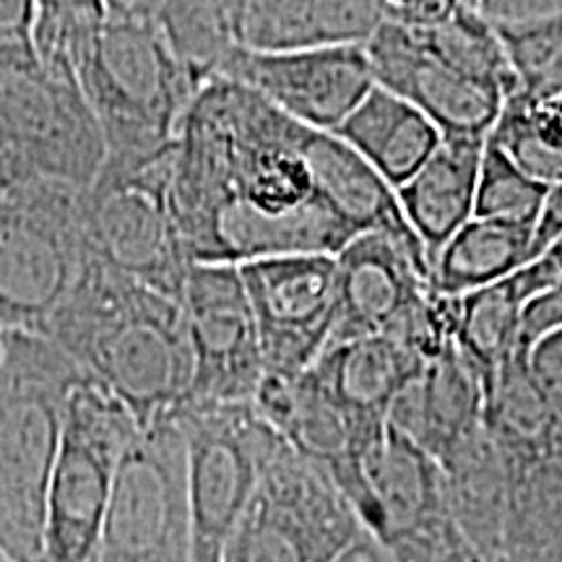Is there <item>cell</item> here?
<instances>
[{
	"mask_svg": "<svg viewBox=\"0 0 562 562\" xmlns=\"http://www.w3.org/2000/svg\"><path fill=\"white\" fill-rule=\"evenodd\" d=\"M300 136V123L240 83L216 79L193 97L172 154V211L191 263L336 256L355 240L321 199Z\"/></svg>",
	"mask_w": 562,
	"mask_h": 562,
	"instance_id": "6da1fadb",
	"label": "cell"
},
{
	"mask_svg": "<svg viewBox=\"0 0 562 562\" xmlns=\"http://www.w3.org/2000/svg\"><path fill=\"white\" fill-rule=\"evenodd\" d=\"M68 60L110 159L170 149L191 108V79L175 58L159 3H55Z\"/></svg>",
	"mask_w": 562,
	"mask_h": 562,
	"instance_id": "7a4b0ae2",
	"label": "cell"
},
{
	"mask_svg": "<svg viewBox=\"0 0 562 562\" xmlns=\"http://www.w3.org/2000/svg\"><path fill=\"white\" fill-rule=\"evenodd\" d=\"M47 341L112 393L138 430L172 417L191 396L193 355L180 302L89 258Z\"/></svg>",
	"mask_w": 562,
	"mask_h": 562,
	"instance_id": "3957f363",
	"label": "cell"
},
{
	"mask_svg": "<svg viewBox=\"0 0 562 562\" xmlns=\"http://www.w3.org/2000/svg\"><path fill=\"white\" fill-rule=\"evenodd\" d=\"M87 375L53 341L3 331L0 349V550L40 562L47 484L68 398Z\"/></svg>",
	"mask_w": 562,
	"mask_h": 562,
	"instance_id": "277c9868",
	"label": "cell"
},
{
	"mask_svg": "<svg viewBox=\"0 0 562 562\" xmlns=\"http://www.w3.org/2000/svg\"><path fill=\"white\" fill-rule=\"evenodd\" d=\"M503 497L497 562H562V398L513 355L484 412Z\"/></svg>",
	"mask_w": 562,
	"mask_h": 562,
	"instance_id": "5b68a950",
	"label": "cell"
},
{
	"mask_svg": "<svg viewBox=\"0 0 562 562\" xmlns=\"http://www.w3.org/2000/svg\"><path fill=\"white\" fill-rule=\"evenodd\" d=\"M34 55L0 58V123L34 178L83 191L108 159L102 131L83 100L55 3H37Z\"/></svg>",
	"mask_w": 562,
	"mask_h": 562,
	"instance_id": "8992f818",
	"label": "cell"
},
{
	"mask_svg": "<svg viewBox=\"0 0 562 562\" xmlns=\"http://www.w3.org/2000/svg\"><path fill=\"white\" fill-rule=\"evenodd\" d=\"M170 149L144 159H104L79 191V220L89 261L182 300L191 258L172 211Z\"/></svg>",
	"mask_w": 562,
	"mask_h": 562,
	"instance_id": "52a82bcc",
	"label": "cell"
},
{
	"mask_svg": "<svg viewBox=\"0 0 562 562\" xmlns=\"http://www.w3.org/2000/svg\"><path fill=\"white\" fill-rule=\"evenodd\" d=\"M87 266L79 191L32 180L0 191V328L47 339Z\"/></svg>",
	"mask_w": 562,
	"mask_h": 562,
	"instance_id": "ba28073f",
	"label": "cell"
},
{
	"mask_svg": "<svg viewBox=\"0 0 562 562\" xmlns=\"http://www.w3.org/2000/svg\"><path fill=\"white\" fill-rule=\"evenodd\" d=\"M136 430L102 385L89 378L76 385L47 484L40 562H97L117 467Z\"/></svg>",
	"mask_w": 562,
	"mask_h": 562,
	"instance_id": "9c48e42d",
	"label": "cell"
},
{
	"mask_svg": "<svg viewBox=\"0 0 562 562\" xmlns=\"http://www.w3.org/2000/svg\"><path fill=\"white\" fill-rule=\"evenodd\" d=\"M191 562H220L281 438L248 404H182Z\"/></svg>",
	"mask_w": 562,
	"mask_h": 562,
	"instance_id": "30bf717a",
	"label": "cell"
},
{
	"mask_svg": "<svg viewBox=\"0 0 562 562\" xmlns=\"http://www.w3.org/2000/svg\"><path fill=\"white\" fill-rule=\"evenodd\" d=\"M364 531L339 487L281 440L220 562H334Z\"/></svg>",
	"mask_w": 562,
	"mask_h": 562,
	"instance_id": "8fae6325",
	"label": "cell"
},
{
	"mask_svg": "<svg viewBox=\"0 0 562 562\" xmlns=\"http://www.w3.org/2000/svg\"><path fill=\"white\" fill-rule=\"evenodd\" d=\"M97 562H191L186 442L175 417L140 427L125 446Z\"/></svg>",
	"mask_w": 562,
	"mask_h": 562,
	"instance_id": "7c38bea8",
	"label": "cell"
},
{
	"mask_svg": "<svg viewBox=\"0 0 562 562\" xmlns=\"http://www.w3.org/2000/svg\"><path fill=\"white\" fill-rule=\"evenodd\" d=\"M180 305L193 355L188 402H252L261 389L266 368L240 266L193 263Z\"/></svg>",
	"mask_w": 562,
	"mask_h": 562,
	"instance_id": "4fadbf2b",
	"label": "cell"
},
{
	"mask_svg": "<svg viewBox=\"0 0 562 562\" xmlns=\"http://www.w3.org/2000/svg\"><path fill=\"white\" fill-rule=\"evenodd\" d=\"M266 375H297L326 351L336 323V258L281 256L240 266Z\"/></svg>",
	"mask_w": 562,
	"mask_h": 562,
	"instance_id": "5bb4252c",
	"label": "cell"
},
{
	"mask_svg": "<svg viewBox=\"0 0 562 562\" xmlns=\"http://www.w3.org/2000/svg\"><path fill=\"white\" fill-rule=\"evenodd\" d=\"M216 79L256 91L294 123L321 133L339 128L375 87L364 45L307 53H250L232 47Z\"/></svg>",
	"mask_w": 562,
	"mask_h": 562,
	"instance_id": "9a60e30c",
	"label": "cell"
},
{
	"mask_svg": "<svg viewBox=\"0 0 562 562\" xmlns=\"http://www.w3.org/2000/svg\"><path fill=\"white\" fill-rule=\"evenodd\" d=\"M252 406L300 459L339 487L351 508H360L364 456L385 427L364 430L357 425L311 368L297 375H263Z\"/></svg>",
	"mask_w": 562,
	"mask_h": 562,
	"instance_id": "2e32d148",
	"label": "cell"
},
{
	"mask_svg": "<svg viewBox=\"0 0 562 562\" xmlns=\"http://www.w3.org/2000/svg\"><path fill=\"white\" fill-rule=\"evenodd\" d=\"M372 81L402 97L438 125L442 138H487L503 108V94L463 79L427 53L409 32L383 21L364 42Z\"/></svg>",
	"mask_w": 562,
	"mask_h": 562,
	"instance_id": "e0dca14e",
	"label": "cell"
},
{
	"mask_svg": "<svg viewBox=\"0 0 562 562\" xmlns=\"http://www.w3.org/2000/svg\"><path fill=\"white\" fill-rule=\"evenodd\" d=\"M334 258L336 323L326 349L389 334L432 294L430 266L378 232L357 235Z\"/></svg>",
	"mask_w": 562,
	"mask_h": 562,
	"instance_id": "ac0fdd59",
	"label": "cell"
},
{
	"mask_svg": "<svg viewBox=\"0 0 562 562\" xmlns=\"http://www.w3.org/2000/svg\"><path fill=\"white\" fill-rule=\"evenodd\" d=\"M490 391L474 364L448 341L398 393L389 425L442 467L484 430Z\"/></svg>",
	"mask_w": 562,
	"mask_h": 562,
	"instance_id": "d6986e66",
	"label": "cell"
},
{
	"mask_svg": "<svg viewBox=\"0 0 562 562\" xmlns=\"http://www.w3.org/2000/svg\"><path fill=\"white\" fill-rule=\"evenodd\" d=\"M451 510L442 469L417 442L385 425L362 463L357 516L381 544ZM453 513V510H451Z\"/></svg>",
	"mask_w": 562,
	"mask_h": 562,
	"instance_id": "ffe728a7",
	"label": "cell"
},
{
	"mask_svg": "<svg viewBox=\"0 0 562 562\" xmlns=\"http://www.w3.org/2000/svg\"><path fill=\"white\" fill-rule=\"evenodd\" d=\"M232 37L250 53L362 47L383 24L378 0H248L229 3Z\"/></svg>",
	"mask_w": 562,
	"mask_h": 562,
	"instance_id": "44dd1931",
	"label": "cell"
},
{
	"mask_svg": "<svg viewBox=\"0 0 562 562\" xmlns=\"http://www.w3.org/2000/svg\"><path fill=\"white\" fill-rule=\"evenodd\" d=\"M300 149L311 167L321 199L355 235L378 232L430 266L425 248L404 220L396 191L360 154L349 149L334 133H321L305 125H302Z\"/></svg>",
	"mask_w": 562,
	"mask_h": 562,
	"instance_id": "7402d4cb",
	"label": "cell"
},
{
	"mask_svg": "<svg viewBox=\"0 0 562 562\" xmlns=\"http://www.w3.org/2000/svg\"><path fill=\"white\" fill-rule=\"evenodd\" d=\"M484 140L487 138H442L438 151L396 191L404 220L425 248L430 269L442 245L474 220Z\"/></svg>",
	"mask_w": 562,
	"mask_h": 562,
	"instance_id": "603a6c76",
	"label": "cell"
},
{
	"mask_svg": "<svg viewBox=\"0 0 562 562\" xmlns=\"http://www.w3.org/2000/svg\"><path fill=\"white\" fill-rule=\"evenodd\" d=\"M417 355L389 336H368L326 349L313 375L364 430H383L398 393L422 370Z\"/></svg>",
	"mask_w": 562,
	"mask_h": 562,
	"instance_id": "cb8c5ba5",
	"label": "cell"
},
{
	"mask_svg": "<svg viewBox=\"0 0 562 562\" xmlns=\"http://www.w3.org/2000/svg\"><path fill=\"white\" fill-rule=\"evenodd\" d=\"M558 277L560 271L542 256L503 281L459 297L453 341L482 375L490 396L505 362L516 355L524 305Z\"/></svg>",
	"mask_w": 562,
	"mask_h": 562,
	"instance_id": "d4e9b609",
	"label": "cell"
},
{
	"mask_svg": "<svg viewBox=\"0 0 562 562\" xmlns=\"http://www.w3.org/2000/svg\"><path fill=\"white\" fill-rule=\"evenodd\" d=\"M334 136L360 154L393 191L412 180L442 144L430 117L381 87L368 91Z\"/></svg>",
	"mask_w": 562,
	"mask_h": 562,
	"instance_id": "484cf974",
	"label": "cell"
},
{
	"mask_svg": "<svg viewBox=\"0 0 562 562\" xmlns=\"http://www.w3.org/2000/svg\"><path fill=\"white\" fill-rule=\"evenodd\" d=\"M533 229L472 220L442 245L430 269V286L440 297H463L503 281L531 263Z\"/></svg>",
	"mask_w": 562,
	"mask_h": 562,
	"instance_id": "4316f807",
	"label": "cell"
},
{
	"mask_svg": "<svg viewBox=\"0 0 562 562\" xmlns=\"http://www.w3.org/2000/svg\"><path fill=\"white\" fill-rule=\"evenodd\" d=\"M492 144L521 170L526 178L554 186L562 180V97L529 100L524 94L505 97Z\"/></svg>",
	"mask_w": 562,
	"mask_h": 562,
	"instance_id": "83f0119b",
	"label": "cell"
},
{
	"mask_svg": "<svg viewBox=\"0 0 562 562\" xmlns=\"http://www.w3.org/2000/svg\"><path fill=\"white\" fill-rule=\"evenodd\" d=\"M409 34L427 53H432L463 79L497 91L503 100L516 91V79H513L501 40L487 21L472 9V3H456L451 16L435 30Z\"/></svg>",
	"mask_w": 562,
	"mask_h": 562,
	"instance_id": "f1b7e54d",
	"label": "cell"
},
{
	"mask_svg": "<svg viewBox=\"0 0 562 562\" xmlns=\"http://www.w3.org/2000/svg\"><path fill=\"white\" fill-rule=\"evenodd\" d=\"M159 21L195 91L216 79L224 58L237 47L229 3H159Z\"/></svg>",
	"mask_w": 562,
	"mask_h": 562,
	"instance_id": "f546056e",
	"label": "cell"
},
{
	"mask_svg": "<svg viewBox=\"0 0 562 562\" xmlns=\"http://www.w3.org/2000/svg\"><path fill=\"white\" fill-rule=\"evenodd\" d=\"M510 63L516 91L529 100L562 97V9L516 26H492Z\"/></svg>",
	"mask_w": 562,
	"mask_h": 562,
	"instance_id": "4dcf8cb0",
	"label": "cell"
},
{
	"mask_svg": "<svg viewBox=\"0 0 562 562\" xmlns=\"http://www.w3.org/2000/svg\"><path fill=\"white\" fill-rule=\"evenodd\" d=\"M544 195L547 186L526 178L490 138L484 140L480 178H476L474 220L533 229Z\"/></svg>",
	"mask_w": 562,
	"mask_h": 562,
	"instance_id": "1f68e13d",
	"label": "cell"
},
{
	"mask_svg": "<svg viewBox=\"0 0 562 562\" xmlns=\"http://www.w3.org/2000/svg\"><path fill=\"white\" fill-rule=\"evenodd\" d=\"M383 547L393 562H482L451 510Z\"/></svg>",
	"mask_w": 562,
	"mask_h": 562,
	"instance_id": "d6a6232c",
	"label": "cell"
},
{
	"mask_svg": "<svg viewBox=\"0 0 562 562\" xmlns=\"http://www.w3.org/2000/svg\"><path fill=\"white\" fill-rule=\"evenodd\" d=\"M562 331V273L537 292L526 302L521 311V323H518V339H516V355L529 360V355L537 344Z\"/></svg>",
	"mask_w": 562,
	"mask_h": 562,
	"instance_id": "836d02e7",
	"label": "cell"
},
{
	"mask_svg": "<svg viewBox=\"0 0 562 562\" xmlns=\"http://www.w3.org/2000/svg\"><path fill=\"white\" fill-rule=\"evenodd\" d=\"M34 19L37 0H0V58L34 55Z\"/></svg>",
	"mask_w": 562,
	"mask_h": 562,
	"instance_id": "e575fe53",
	"label": "cell"
},
{
	"mask_svg": "<svg viewBox=\"0 0 562 562\" xmlns=\"http://www.w3.org/2000/svg\"><path fill=\"white\" fill-rule=\"evenodd\" d=\"M456 3H446V0H432V3H412V0H393V3H383V21L393 26H402L406 32H427L442 24L451 16Z\"/></svg>",
	"mask_w": 562,
	"mask_h": 562,
	"instance_id": "d590c367",
	"label": "cell"
},
{
	"mask_svg": "<svg viewBox=\"0 0 562 562\" xmlns=\"http://www.w3.org/2000/svg\"><path fill=\"white\" fill-rule=\"evenodd\" d=\"M560 237H562V180L547 188L542 211H539V220L533 224L531 261L542 258L544 252L560 240Z\"/></svg>",
	"mask_w": 562,
	"mask_h": 562,
	"instance_id": "8d00e7d4",
	"label": "cell"
},
{
	"mask_svg": "<svg viewBox=\"0 0 562 562\" xmlns=\"http://www.w3.org/2000/svg\"><path fill=\"white\" fill-rule=\"evenodd\" d=\"M529 370L547 393L562 398V331L533 347Z\"/></svg>",
	"mask_w": 562,
	"mask_h": 562,
	"instance_id": "74e56055",
	"label": "cell"
},
{
	"mask_svg": "<svg viewBox=\"0 0 562 562\" xmlns=\"http://www.w3.org/2000/svg\"><path fill=\"white\" fill-rule=\"evenodd\" d=\"M40 180L34 178L32 167L26 165L24 154L11 138V133L0 123V191H11V188L24 186V182Z\"/></svg>",
	"mask_w": 562,
	"mask_h": 562,
	"instance_id": "f35d334b",
	"label": "cell"
},
{
	"mask_svg": "<svg viewBox=\"0 0 562 562\" xmlns=\"http://www.w3.org/2000/svg\"><path fill=\"white\" fill-rule=\"evenodd\" d=\"M334 562H393L385 547L372 537L370 531H364L349 550H344Z\"/></svg>",
	"mask_w": 562,
	"mask_h": 562,
	"instance_id": "ab89813d",
	"label": "cell"
},
{
	"mask_svg": "<svg viewBox=\"0 0 562 562\" xmlns=\"http://www.w3.org/2000/svg\"><path fill=\"white\" fill-rule=\"evenodd\" d=\"M544 258H547V261H550V263L554 266V269H558V271L562 273V237H560V240H558V243H554V245H552V248H550V250H547V252H544Z\"/></svg>",
	"mask_w": 562,
	"mask_h": 562,
	"instance_id": "60d3db41",
	"label": "cell"
},
{
	"mask_svg": "<svg viewBox=\"0 0 562 562\" xmlns=\"http://www.w3.org/2000/svg\"><path fill=\"white\" fill-rule=\"evenodd\" d=\"M0 562H16V560H13L9 552H3V550H0Z\"/></svg>",
	"mask_w": 562,
	"mask_h": 562,
	"instance_id": "b9f144b4",
	"label": "cell"
},
{
	"mask_svg": "<svg viewBox=\"0 0 562 562\" xmlns=\"http://www.w3.org/2000/svg\"><path fill=\"white\" fill-rule=\"evenodd\" d=\"M0 349H3V328H0Z\"/></svg>",
	"mask_w": 562,
	"mask_h": 562,
	"instance_id": "7bdbcfd3",
	"label": "cell"
}]
</instances>
